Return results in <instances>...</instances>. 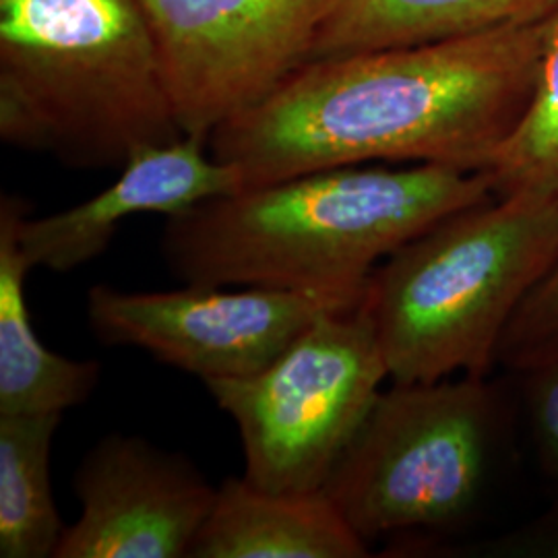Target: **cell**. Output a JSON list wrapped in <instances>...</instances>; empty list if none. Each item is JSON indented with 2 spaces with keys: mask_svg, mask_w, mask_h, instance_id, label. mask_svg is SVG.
I'll return each mask as SVG.
<instances>
[{
  "mask_svg": "<svg viewBox=\"0 0 558 558\" xmlns=\"http://www.w3.org/2000/svg\"><path fill=\"white\" fill-rule=\"evenodd\" d=\"M544 21L313 60L209 137L257 189L360 163L490 172L538 81Z\"/></svg>",
  "mask_w": 558,
  "mask_h": 558,
  "instance_id": "obj_1",
  "label": "cell"
},
{
  "mask_svg": "<svg viewBox=\"0 0 558 558\" xmlns=\"http://www.w3.org/2000/svg\"><path fill=\"white\" fill-rule=\"evenodd\" d=\"M495 193L486 170L327 168L166 218L161 255L182 283L364 292L380 260Z\"/></svg>",
  "mask_w": 558,
  "mask_h": 558,
  "instance_id": "obj_2",
  "label": "cell"
},
{
  "mask_svg": "<svg viewBox=\"0 0 558 558\" xmlns=\"http://www.w3.org/2000/svg\"><path fill=\"white\" fill-rule=\"evenodd\" d=\"M0 137L75 170L184 137L140 0H0Z\"/></svg>",
  "mask_w": 558,
  "mask_h": 558,
  "instance_id": "obj_3",
  "label": "cell"
},
{
  "mask_svg": "<svg viewBox=\"0 0 558 558\" xmlns=\"http://www.w3.org/2000/svg\"><path fill=\"white\" fill-rule=\"evenodd\" d=\"M558 253V203L505 191L437 221L380 263L362 308L391 383L484 377Z\"/></svg>",
  "mask_w": 558,
  "mask_h": 558,
  "instance_id": "obj_4",
  "label": "cell"
},
{
  "mask_svg": "<svg viewBox=\"0 0 558 558\" xmlns=\"http://www.w3.org/2000/svg\"><path fill=\"white\" fill-rule=\"evenodd\" d=\"M499 403L484 377L380 391L323 493L368 546L456 530L488 484Z\"/></svg>",
  "mask_w": 558,
  "mask_h": 558,
  "instance_id": "obj_5",
  "label": "cell"
},
{
  "mask_svg": "<svg viewBox=\"0 0 558 558\" xmlns=\"http://www.w3.org/2000/svg\"><path fill=\"white\" fill-rule=\"evenodd\" d=\"M389 371L362 304L315 320L265 371L205 380L239 428L244 478L269 493H319Z\"/></svg>",
  "mask_w": 558,
  "mask_h": 558,
  "instance_id": "obj_6",
  "label": "cell"
},
{
  "mask_svg": "<svg viewBox=\"0 0 558 558\" xmlns=\"http://www.w3.org/2000/svg\"><path fill=\"white\" fill-rule=\"evenodd\" d=\"M184 135L259 106L311 62L338 0H140Z\"/></svg>",
  "mask_w": 558,
  "mask_h": 558,
  "instance_id": "obj_7",
  "label": "cell"
},
{
  "mask_svg": "<svg viewBox=\"0 0 558 558\" xmlns=\"http://www.w3.org/2000/svg\"><path fill=\"white\" fill-rule=\"evenodd\" d=\"M364 292L184 283L172 292H87L89 329L104 345H135L203 383L265 371L329 313L359 308Z\"/></svg>",
  "mask_w": 558,
  "mask_h": 558,
  "instance_id": "obj_8",
  "label": "cell"
},
{
  "mask_svg": "<svg viewBox=\"0 0 558 558\" xmlns=\"http://www.w3.org/2000/svg\"><path fill=\"white\" fill-rule=\"evenodd\" d=\"M81 518L54 558H189L218 486L184 453L137 435H106L73 476Z\"/></svg>",
  "mask_w": 558,
  "mask_h": 558,
  "instance_id": "obj_9",
  "label": "cell"
},
{
  "mask_svg": "<svg viewBox=\"0 0 558 558\" xmlns=\"http://www.w3.org/2000/svg\"><path fill=\"white\" fill-rule=\"evenodd\" d=\"M240 189L239 172L214 158L207 137L184 135L145 145L129 156L119 179L96 197L46 218L25 216L21 251L32 269L66 274L104 255L129 218L141 214L172 218Z\"/></svg>",
  "mask_w": 558,
  "mask_h": 558,
  "instance_id": "obj_10",
  "label": "cell"
},
{
  "mask_svg": "<svg viewBox=\"0 0 558 558\" xmlns=\"http://www.w3.org/2000/svg\"><path fill=\"white\" fill-rule=\"evenodd\" d=\"M368 544L319 493H269L244 476L218 486L189 558H362Z\"/></svg>",
  "mask_w": 558,
  "mask_h": 558,
  "instance_id": "obj_11",
  "label": "cell"
},
{
  "mask_svg": "<svg viewBox=\"0 0 558 558\" xmlns=\"http://www.w3.org/2000/svg\"><path fill=\"white\" fill-rule=\"evenodd\" d=\"M29 205L15 195L0 199V416L50 414L83 405L100 385L96 360L60 356L41 343L32 325L25 278L32 265L20 244Z\"/></svg>",
  "mask_w": 558,
  "mask_h": 558,
  "instance_id": "obj_12",
  "label": "cell"
},
{
  "mask_svg": "<svg viewBox=\"0 0 558 558\" xmlns=\"http://www.w3.org/2000/svg\"><path fill=\"white\" fill-rule=\"evenodd\" d=\"M557 11L558 0H338L311 62L542 23Z\"/></svg>",
  "mask_w": 558,
  "mask_h": 558,
  "instance_id": "obj_13",
  "label": "cell"
},
{
  "mask_svg": "<svg viewBox=\"0 0 558 558\" xmlns=\"http://www.w3.org/2000/svg\"><path fill=\"white\" fill-rule=\"evenodd\" d=\"M62 412L0 416V557L54 558L66 525L50 482Z\"/></svg>",
  "mask_w": 558,
  "mask_h": 558,
  "instance_id": "obj_14",
  "label": "cell"
},
{
  "mask_svg": "<svg viewBox=\"0 0 558 558\" xmlns=\"http://www.w3.org/2000/svg\"><path fill=\"white\" fill-rule=\"evenodd\" d=\"M490 174L497 193L525 189L558 203V11L544 21L534 96Z\"/></svg>",
  "mask_w": 558,
  "mask_h": 558,
  "instance_id": "obj_15",
  "label": "cell"
},
{
  "mask_svg": "<svg viewBox=\"0 0 558 558\" xmlns=\"http://www.w3.org/2000/svg\"><path fill=\"white\" fill-rule=\"evenodd\" d=\"M523 396L532 439L544 472L558 486V343L525 360Z\"/></svg>",
  "mask_w": 558,
  "mask_h": 558,
  "instance_id": "obj_16",
  "label": "cell"
},
{
  "mask_svg": "<svg viewBox=\"0 0 558 558\" xmlns=\"http://www.w3.org/2000/svg\"><path fill=\"white\" fill-rule=\"evenodd\" d=\"M558 343V253L511 320L499 356L523 364L542 350Z\"/></svg>",
  "mask_w": 558,
  "mask_h": 558,
  "instance_id": "obj_17",
  "label": "cell"
},
{
  "mask_svg": "<svg viewBox=\"0 0 558 558\" xmlns=\"http://www.w3.org/2000/svg\"><path fill=\"white\" fill-rule=\"evenodd\" d=\"M488 555L507 558H558V509L488 544Z\"/></svg>",
  "mask_w": 558,
  "mask_h": 558,
  "instance_id": "obj_18",
  "label": "cell"
}]
</instances>
